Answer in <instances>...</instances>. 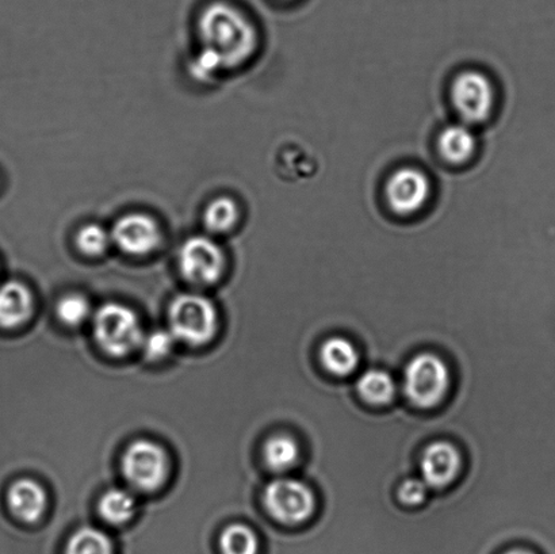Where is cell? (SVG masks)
Instances as JSON below:
<instances>
[{"instance_id": "obj_3", "label": "cell", "mask_w": 555, "mask_h": 554, "mask_svg": "<svg viewBox=\"0 0 555 554\" xmlns=\"http://www.w3.org/2000/svg\"><path fill=\"white\" fill-rule=\"evenodd\" d=\"M94 335L103 351L124 357L143 344L140 320L132 309L122 304H106L94 317Z\"/></svg>"}, {"instance_id": "obj_16", "label": "cell", "mask_w": 555, "mask_h": 554, "mask_svg": "<svg viewBox=\"0 0 555 554\" xmlns=\"http://www.w3.org/2000/svg\"><path fill=\"white\" fill-rule=\"evenodd\" d=\"M358 394L374 405L390 403L396 396V383L388 372L372 369L364 372L357 383Z\"/></svg>"}, {"instance_id": "obj_24", "label": "cell", "mask_w": 555, "mask_h": 554, "mask_svg": "<svg viewBox=\"0 0 555 554\" xmlns=\"http://www.w3.org/2000/svg\"><path fill=\"white\" fill-rule=\"evenodd\" d=\"M176 340L177 338L172 335L171 331L156 330L154 333L145 336L141 346H143L145 356L150 360L157 361L170 355Z\"/></svg>"}, {"instance_id": "obj_1", "label": "cell", "mask_w": 555, "mask_h": 554, "mask_svg": "<svg viewBox=\"0 0 555 554\" xmlns=\"http://www.w3.org/2000/svg\"><path fill=\"white\" fill-rule=\"evenodd\" d=\"M197 29L203 51L210 53L222 70L242 67L257 52V27L241 9L224 0L206 5Z\"/></svg>"}, {"instance_id": "obj_11", "label": "cell", "mask_w": 555, "mask_h": 554, "mask_svg": "<svg viewBox=\"0 0 555 554\" xmlns=\"http://www.w3.org/2000/svg\"><path fill=\"white\" fill-rule=\"evenodd\" d=\"M461 455L449 442L438 441L428 445L421 460L422 479L429 488L440 490L451 485L459 476Z\"/></svg>"}, {"instance_id": "obj_17", "label": "cell", "mask_w": 555, "mask_h": 554, "mask_svg": "<svg viewBox=\"0 0 555 554\" xmlns=\"http://www.w3.org/2000/svg\"><path fill=\"white\" fill-rule=\"evenodd\" d=\"M238 220H241V209L236 201L225 195L211 199L205 208L204 224L206 230L215 235L232 231Z\"/></svg>"}, {"instance_id": "obj_4", "label": "cell", "mask_w": 555, "mask_h": 554, "mask_svg": "<svg viewBox=\"0 0 555 554\" xmlns=\"http://www.w3.org/2000/svg\"><path fill=\"white\" fill-rule=\"evenodd\" d=\"M217 322L216 307L209 298L186 293L172 301L170 331L177 340L192 346L208 344L216 334Z\"/></svg>"}, {"instance_id": "obj_10", "label": "cell", "mask_w": 555, "mask_h": 554, "mask_svg": "<svg viewBox=\"0 0 555 554\" xmlns=\"http://www.w3.org/2000/svg\"><path fill=\"white\" fill-rule=\"evenodd\" d=\"M112 242L122 253L132 257H144L154 253L162 243L159 224L150 215L129 214L114 222Z\"/></svg>"}, {"instance_id": "obj_18", "label": "cell", "mask_w": 555, "mask_h": 554, "mask_svg": "<svg viewBox=\"0 0 555 554\" xmlns=\"http://www.w3.org/2000/svg\"><path fill=\"white\" fill-rule=\"evenodd\" d=\"M100 514L107 524L119 526L129 523L135 513V499L132 492L124 488H113L103 493L100 501Z\"/></svg>"}, {"instance_id": "obj_6", "label": "cell", "mask_w": 555, "mask_h": 554, "mask_svg": "<svg viewBox=\"0 0 555 554\" xmlns=\"http://www.w3.org/2000/svg\"><path fill=\"white\" fill-rule=\"evenodd\" d=\"M263 503L271 517L285 525H298L314 514V492L305 482L282 477L264 488Z\"/></svg>"}, {"instance_id": "obj_21", "label": "cell", "mask_w": 555, "mask_h": 554, "mask_svg": "<svg viewBox=\"0 0 555 554\" xmlns=\"http://www.w3.org/2000/svg\"><path fill=\"white\" fill-rule=\"evenodd\" d=\"M221 554H259V540L246 525L233 524L222 531L219 541Z\"/></svg>"}, {"instance_id": "obj_5", "label": "cell", "mask_w": 555, "mask_h": 554, "mask_svg": "<svg viewBox=\"0 0 555 554\" xmlns=\"http://www.w3.org/2000/svg\"><path fill=\"white\" fill-rule=\"evenodd\" d=\"M450 96L461 123L470 127L488 121L496 105V90L492 80L475 69L456 76L451 85Z\"/></svg>"}, {"instance_id": "obj_13", "label": "cell", "mask_w": 555, "mask_h": 554, "mask_svg": "<svg viewBox=\"0 0 555 554\" xmlns=\"http://www.w3.org/2000/svg\"><path fill=\"white\" fill-rule=\"evenodd\" d=\"M478 141L470 125L465 123L449 125L440 132L438 150L450 165H465L476 155Z\"/></svg>"}, {"instance_id": "obj_25", "label": "cell", "mask_w": 555, "mask_h": 554, "mask_svg": "<svg viewBox=\"0 0 555 554\" xmlns=\"http://www.w3.org/2000/svg\"><path fill=\"white\" fill-rule=\"evenodd\" d=\"M428 491L429 487L422 477L421 479H406L399 490L400 501L406 506H421L426 502Z\"/></svg>"}, {"instance_id": "obj_19", "label": "cell", "mask_w": 555, "mask_h": 554, "mask_svg": "<svg viewBox=\"0 0 555 554\" xmlns=\"http://www.w3.org/2000/svg\"><path fill=\"white\" fill-rule=\"evenodd\" d=\"M263 458L271 471L285 474L297 465L299 448L292 437L275 436L264 443Z\"/></svg>"}, {"instance_id": "obj_9", "label": "cell", "mask_w": 555, "mask_h": 554, "mask_svg": "<svg viewBox=\"0 0 555 554\" xmlns=\"http://www.w3.org/2000/svg\"><path fill=\"white\" fill-rule=\"evenodd\" d=\"M433 184L422 170L402 167L386 182L385 195L396 215L411 217L426 208L431 198Z\"/></svg>"}, {"instance_id": "obj_14", "label": "cell", "mask_w": 555, "mask_h": 554, "mask_svg": "<svg viewBox=\"0 0 555 554\" xmlns=\"http://www.w3.org/2000/svg\"><path fill=\"white\" fill-rule=\"evenodd\" d=\"M31 311V293L25 285L11 281L0 286V327H18L30 318Z\"/></svg>"}, {"instance_id": "obj_12", "label": "cell", "mask_w": 555, "mask_h": 554, "mask_svg": "<svg viewBox=\"0 0 555 554\" xmlns=\"http://www.w3.org/2000/svg\"><path fill=\"white\" fill-rule=\"evenodd\" d=\"M8 501L11 513L22 523L35 524L46 513V491L35 480L15 481L9 490Z\"/></svg>"}, {"instance_id": "obj_8", "label": "cell", "mask_w": 555, "mask_h": 554, "mask_svg": "<svg viewBox=\"0 0 555 554\" xmlns=\"http://www.w3.org/2000/svg\"><path fill=\"white\" fill-rule=\"evenodd\" d=\"M179 268L184 279L195 285H211L225 269V255L214 239L189 237L179 252Z\"/></svg>"}, {"instance_id": "obj_7", "label": "cell", "mask_w": 555, "mask_h": 554, "mask_svg": "<svg viewBox=\"0 0 555 554\" xmlns=\"http://www.w3.org/2000/svg\"><path fill=\"white\" fill-rule=\"evenodd\" d=\"M168 460L159 445L151 441H135L129 445L122 455V474L135 490L151 492L165 481Z\"/></svg>"}, {"instance_id": "obj_15", "label": "cell", "mask_w": 555, "mask_h": 554, "mask_svg": "<svg viewBox=\"0 0 555 554\" xmlns=\"http://www.w3.org/2000/svg\"><path fill=\"white\" fill-rule=\"evenodd\" d=\"M321 362L335 376L347 377L357 371L361 358L357 347L345 336H332L320 350Z\"/></svg>"}, {"instance_id": "obj_23", "label": "cell", "mask_w": 555, "mask_h": 554, "mask_svg": "<svg viewBox=\"0 0 555 554\" xmlns=\"http://www.w3.org/2000/svg\"><path fill=\"white\" fill-rule=\"evenodd\" d=\"M57 314L64 324L75 327L90 318V304L80 295L65 296L57 304Z\"/></svg>"}, {"instance_id": "obj_2", "label": "cell", "mask_w": 555, "mask_h": 554, "mask_svg": "<svg viewBox=\"0 0 555 554\" xmlns=\"http://www.w3.org/2000/svg\"><path fill=\"white\" fill-rule=\"evenodd\" d=\"M450 387V372L442 358L423 352L412 358L404 371V392L418 409L442 403Z\"/></svg>"}, {"instance_id": "obj_22", "label": "cell", "mask_w": 555, "mask_h": 554, "mask_svg": "<svg viewBox=\"0 0 555 554\" xmlns=\"http://www.w3.org/2000/svg\"><path fill=\"white\" fill-rule=\"evenodd\" d=\"M76 247L87 257H101L111 246L112 235L105 228L98 224H87L81 227L75 239Z\"/></svg>"}, {"instance_id": "obj_26", "label": "cell", "mask_w": 555, "mask_h": 554, "mask_svg": "<svg viewBox=\"0 0 555 554\" xmlns=\"http://www.w3.org/2000/svg\"><path fill=\"white\" fill-rule=\"evenodd\" d=\"M507 554H532V553L526 552V551H514V552H511V553H507Z\"/></svg>"}, {"instance_id": "obj_20", "label": "cell", "mask_w": 555, "mask_h": 554, "mask_svg": "<svg viewBox=\"0 0 555 554\" xmlns=\"http://www.w3.org/2000/svg\"><path fill=\"white\" fill-rule=\"evenodd\" d=\"M113 542L105 531L91 526L76 530L65 545L64 554H113Z\"/></svg>"}]
</instances>
